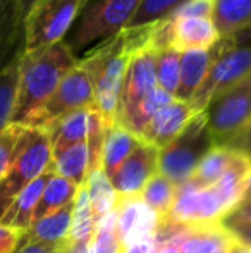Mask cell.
<instances>
[{
  "mask_svg": "<svg viewBox=\"0 0 251 253\" xmlns=\"http://www.w3.org/2000/svg\"><path fill=\"white\" fill-rule=\"evenodd\" d=\"M21 131H23V126H17V124H10L7 129L0 131V181L3 179V176H5L7 169L10 166L12 153Z\"/></svg>",
  "mask_w": 251,
  "mask_h": 253,
  "instance_id": "35",
  "label": "cell"
},
{
  "mask_svg": "<svg viewBox=\"0 0 251 253\" xmlns=\"http://www.w3.org/2000/svg\"><path fill=\"white\" fill-rule=\"evenodd\" d=\"M158 243L172 245L179 253H227L239 241L222 222H208L184 227L162 226L153 241V245Z\"/></svg>",
  "mask_w": 251,
  "mask_h": 253,
  "instance_id": "10",
  "label": "cell"
},
{
  "mask_svg": "<svg viewBox=\"0 0 251 253\" xmlns=\"http://www.w3.org/2000/svg\"><path fill=\"white\" fill-rule=\"evenodd\" d=\"M112 212L124 250L133 245L155 241L160 229V217L143 202L141 195H117Z\"/></svg>",
  "mask_w": 251,
  "mask_h": 253,
  "instance_id": "12",
  "label": "cell"
},
{
  "mask_svg": "<svg viewBox=\"0 0 251 253\" xmlns=\"http://www.w3.org/2000/svg\"><path fill=\"white\" fill-rule=\"evenodd\" d=\"M74 202L67 203L66 207L41 217L40 220L31 224L26 231L23 241L30 243H43L48 247L59 248L62 253L69 248V231L71 220H72Z\"/></svg>",
  "mask_w": 251,
  "mask_h": 253,
  "instance_id": "17",
  "label": "cell"
},
{
  "mask_svg": "<svg viewBox=\"0 0 251 253\" xmlns=\"http://www.w3.org/2000/svg\"><path fill=\"white\" fill-rule=\"evenodd\" d=\"M52 170L76 186H81L90 172V148L86 141L52 153Z\"/></svg>",
  "mask_w": 251,
  "mask_h": 253,
  "instance_id": "25",
  "label": "cell"
},
{
  "mask_svg": "<svg viewBox=\"0 0 251 253\" xmlns=\"http://www.w3.org/2000/svg\"><path fill=\"white\" fill-rule=\"evenodd\" d=\"M122 253H153V243H140L126 248Z\"/></svg>",
  "mask_w": 251,
  "mask_h": 253,
  "instance_id": "42",
  "label": "cell"
},
{
  "mask_svg": "<svg viewBox=\"0 0 251 253\" xmlns=\"http://www.w3.org/2000/svg\"><path fill=\"white\" fill-rule=\"evenodd\" d=\"M215 57V47L208 50H191L181 53V71H179V86L176 98L191 102L193 95L205 81L208 69Z\"/></svg>",
  "mask_w": 251,
  "mask_h": 253,
  "instance_id": "20",
  "label": "cell"
},
{
  "mask_svg": "<svg viewBox=\"0 0 251 253\" xmlns=\"http://www.w3.org/2000/svg\"><path fill=\"white\" fill-rule=\"evenodd\" d=\"M251 74V47L239 45L238 38H220L205 81L191 98L196 112H203L218 95L225 93Z\"/></svg>",
  "mask_w": 251,
  "mask_h": 253,
  "instance_id": "7",
  "label": "cell"
},
{
  "mask_svg": "<svg viewBox=\"0 0 251 253\" xmlns=\"http://www.w3.org/2000/svg\"><path fill=\"white\" fill-rule=\"evenodd\" d=\"M79 59L64 42L19 55V88L12 124L26 126L31 117L47 103L62 78L77 66Z\"/></svg>",
  "mask_w": 251,
  "mask_h": 253,
  "instance_id": "2",
  "label": "cell"
},
{
  "mask_svg": "<svg viewBox=\"0 0 251 253\" xmlns=\"http://www.w3.org/2000/svg\"><path fill=\"white\" fill-rule=\"evenodd\" d=\"M124 248L119 240L117 229H115V217L114 212L105 215L97 224V231L91 240L88 253H122Z\"/></svg>",
  "mask_w": 251,
  "mask_h": 253,
  "instance_id": "34",
  "label": "cell"
},
{
  "mask_svg": "<svg viewBox=\"0 0 251 253\" xmlns=\"http://www.w3.org/2000/svg\"><path fill=\"white\" fill-rule=\"evenodd\" d=\"M232 253H251V247H246V245L239 243L238 247L234 248V252Z\"/></svg>",
  "mask_w": 251,
  "mask_h": 253,
  "instance_id": "47",
  "label": "cell"
},
{
  "mask_svg": "<svg viewBox=\"0 0 251 253\" xmlns=\"http://www.w3.org/2000/svg\"><path fill=\"white\" fill-rule=\"evenodd\" d=\"M229 148H232V150L245 152V153H248V155L251 157V124H250L248 129H246L245 133H243L241 136L234 141V143L229 145Z\"/></svg>",
  "mask_w": 251,
  "mask_h": 253,
  "instance_id": "40",
  "label": "cell"
},
{
  "mask_svg": "<svg viewBox=\"0 0 251 253\" xmlns=\"http://www.w3.org/2000/svg\"><path fill=\"white\" fill-rule=\"evenodd\" d=\"M138 145H140L138 136H134L129 129H126L119 123L108 127L100 157V167L108 179H112L115 176L119 167L124 164V160L134 152V148Z\"/></svg>",
  "mask_w": 251,
  "mask_h": 253,
  "instance_id": "21",
  "label": "cell"
},
{
  "mask_svg": "<svg viewBox=\"0 0 251 253\" xmlns=\"http://www.w3.org/2000/svg\"><path fill=\"white\" fill-rule=\"evenodd\" d=\"M84 188H86L95 222L98 224L105 215H108L112 212L115 200H117V193H115L110 179L102 170V167H97V169L88 172L86 181H84Z\"/></svg>",
  "mask_w": 251,
  "mask_h": 253,
  "instance_id": "27",
  "label": "cell"
},
{
  "mask_svg": "<svg viewBox=\"0 0 251 253\" xmlns=\"http://www.w3.org/2000/svg\"><path fill=\"white\" fill-rule=\"evenodd\" d=\"M158 24L143 28H126L115 37L91 48L79 64L90 73L95 86V107L108 127L117 123L121 91L129 59L138 48L155 45L157 47ZM158 48V47H157Z\"/></svg>",
  "mask_w": 251,
  "mask_h": 253,
  "instance_id": "1",
  "label": "cell"
},
{
  "mask_svg": "<svg viewBox=\"0 0 251 253\" xmlns=\"http://www.w3.org/2000/svg\"><path fill=\"white\" fill-rule=\"evenodd\" d=\"M215 0H186L172 12L171 17H214Z\"/></svg>",
  "mask_w": 251,
  "mask_h": 253,
  "instance_id": "36",
  "label": "cell"
},
{
  "mask_svg": "<svg viewBox=\"0 0 251 253\" xmlns=\"http://www.w3.org/2000/svg\"><path fill=\"white\" fill-rule=\"evenodd\" d=\"M174 98L176 97H172L171 93L164 91L162 88H158V86L153 88L146 97H143L133 109H131V112L127 114V116H124L119 121V124L124 126L126 129H129L131 133H133L134 136H138V140H140L141 133H143L144 127L148 126V123L153 119L155 114L164 105L171 103Z\"/></svg>",
  "mask_w": 251,
  "mask_h": 253,
  "instance_id": "26",
  "label": "cell"
},
{
  "mask_svg": "<svg viewBox=\"0 0 251 253\" xmlns=\"http://www.w3.org/2000/svg\"><path fill=\"white\" fill-rule=\"evenodd\" d=\"M52 174H54V170H52V167H50L47 172H43L40 177H36L33 183L28 184V186L14 198V202L10 203V207L5 210V213L2 215L0 222L26 233L31 227V224H33L35 210H36L40 197H41V193H43V188H45V184L48 183V179L52 177Z\"/></svg>",
  "mask_w": 251,
  "mask_h": 253,
  "instance_id": "19",
  "label": "cell"
},
{
  "mask_svg": "<svg viewBox=\"0 0 251 253\" xmlns=\"http://www.w3.org/2000/svg\"><path fill=\"white\" fill-rule=\"evenodd\" d=\"M3 2H5V0H0V7H2V3H3Z\"/></svg>",
  "mask_w": 251,
  "mask_h": 253,
  "instance_id": "48",
  "label": "cell"
},
{
  "mask_svg": "<svg viewBox=\"0 0 251 253\" xmlns=\"http://www.w3.org/2000/svg\"><path fill=\"white\" fill-rule=\"evenodd\" d=\"M88 247L90 245H84V247H69L64 253H88Z\"/></svg>",
  "mask_w": 251,
  "mask_h": 253,
  "instance_id": "45",
  "label": "cell"
},
{
  "mask_svg": "<svg viewBox=\"0 0 251 253\" xmlns=\"http://www.w3.org/2000/svg\"><path fill=\"white\" fill-rule=\"evenodd\" d=\"M234 153L236 152L229 147H217V145H214L208 150L207 155L200 160L194 172L191 174V177L184 184L191 188H196V190L214 186L222 177V174L227 170V167L231 166L232 159H234Z\"/></svg>",
  "mask_w": 251,
  "mask_h": 253,
  "instance_id": "24",
  "label": "cell"
},
{
  "mask_svg": "<svg viewBox=\"0 0 251 253\" xmlns=\"http://www.w3.org/2000/svg\"><path fill=\"white\" fill-rule=\"evenodd\" d=\"M16 253H62L59 248L48 247L43 243H30V241H23L21 247L17 248Z\"/></svg>",
  "mask_w": 251,
  "mask_h": 253,
  "instance_id": "39",
  "label": "cell"
},
{
  "mask_svg": "<svg viewBox=\"0 0 251 253\" xmlns=\"http://www.w3.org/2000/svg\"><path fill=\"white\" fill-rule=\"evenodd\" d=\"M196 114L198 112L189 102L174 98L155 114L153 119L148 123V126L141 133L140 141L160 150V148L167 147L174 138L179 136V133L188 126V123Z\"/></svg>",
  "mask_w": 251,
  "mask_h": 253,
  "instance_id": "15",
  "label": "cell"
},
{
  "mask_svg": "<svg viewBox=\"0 0 251 253\" xmlns=\"http://www.w3.org/2000/svg\"><path fill=\"white\" fill-rule=\"evenodd\" d=\"M225 227L238 238L239 243L251 247V217H241V219H236V217H225L222 220Z\"/></svg>",
  "mask_w": 251,
  "mask_h": 253,
  "instance_id": "38",
  "label": "cell"
},
{
  "mask_svg": "<svg viewBox=\"0 0 251 253\" xmlns=\"http://www.w3.org/2000/svg\"><path fill=\"white\" fill-rule=\"evenodd\" d=\"M234 159L231 166L227 167L222 177L214 184L217 193L220 195L224 207L227 210V215L232 213L243 203L246 184H248L251 174V157L245 152L234 150Z\"/></svg>",
  "mask_w": 251,
  "mask_h": 253,
  "instance_id": "18",
  "label": "cell"
},
{
  "mask_svg": "<svg viewBox=\"0 0 251 253\" xmlns=\"http://www.w3.org/2000/svg\"><path fill=\"white\" fill-rule=\"evenodd\" d=\"M77 188L74 183L67 181L66 177L57 176V174H52V177L48 179V183L45 184L43 193L40 197V202H38V207L35 210L33 215V222L40 220L41 217L48 215V213L55 212V210L66 207L67 203L74 202L77 193Z\"/></svg>",
  "mask_w": 251,
  "mask_h": 253,
  "instance_id": "30",
  "label": "cell"
},
{
  "mask_svg": "<svg viewBox=\"0 0 251 253\" xmlns=\"http://www.w3.org/2000/svg\"><path fill=\"white\" fill-rule=\"evenodd\" d=\"M88 0H38L23 21V52L64 42Z\"/></svg>",
  "mask_w": 251,
  "mask_h": 253,
  "instance_id": "5",
  "label": "cell"
},
{
  "mask_svg": "<svg viewBox=\"0 0 251 253\" xmlns=\"http://www.w3.org/2000/svg\"><path fill=\"white\" fill-rule=\"evenodd\" d=\"M227 217H236V219H241V217H251V202L241 203V205H239L232 213H229Z\"/></svg>",
  "mask_w": 251,
  "mask_h": 253,
  "instance_id": "41",
  "label": "cell"
},
{
  "mask_svg": "<svg viewBox=\"0 0 251 253\" xmlns=\"http://www.w3.org/2000/svg\"><path fill=\"white\" fill-rule=\"evenodd\" d=\"M214 147L205 112H198L167 147L158 150L157 170L179 188L194 172L200 160Z\"/></svg>",
  "mask_w": 251,
  "mask_h": 253,
  "instance_id": "6",
  "label": "cell"
},
{
  "mask_svg": "<svg viewBox=\"0 0 251 253\" xmlns=\"http://www.w3.org/2000/svg\"><path fill=\"white\" fill-rule=\"evenodd\" d=\"M203 112L214 145L229 147L234 143L251 124V74L214 98Z\"/></svg>",
  "mask_w": 251,
  "mask_h": 253,
  "instance_id": "8",
  "label": "cell"
},
{
  "mask_svg": "<svg viewBox=\"0 0 251 253\" xmlns=\"http://www.w3.org/2000/svg\"><path fill=\"white\" fill-rule=\"evenodd\" d=\"M212 19L220 38L241 37L251 30V0H215Z\"/></svg>",
  "mask_w": 251,
  "mask_h": 253,
  "instance_id": "23",
  "label": "cell"
},
{
  "mask_svg": "<svg viewBox=\"0 0 251 253\" xmlns=\"http://www.w3.org/2000/svg\"><path fill=\"white\" fill-rule=\"evenodd\" d=\"M179 71H181V53L171 47L158 48L155 53V74L157 86L176 97L179 86Z\"/></svg>",
  "mask_w": 251,
  "mask_h": 253,
  "instance_id": "32",
  "label": "cell"
},
{
  "mask_svg": "<svg viewBox=\"0 0 251 253\" xmlns=\"http://www.w3.org/2000/svg\"><path fill=\"white\" fill-rule=\"evenodd\" d=\"M95 107V86L90 73L77 62L59 83L57 90L26 124L30 127H50L55 121L79 109Z\"/></svg>",
  "mask_w": 251,
  "mask_h": 253,
  "instance_id": "9",
  "label": "cell"
},
{
  "mask_svg": "<svg viewBox=\"0 0 251 253\" xmlns=\"http://www.w3.org/2000/svg\"><path fill=\"white\" fill-rule=\"evenodd\" d=\"M50 167L52 143L48 131L43 127L23 126L10 166L3 179L0 181V219L14 198Z\"/></svg>",
  "mask_w": 251,
  "mask_h": 253,
  "instance_id": "3",
  "label": "cell"
},
{
  "mask_svg": "<svg viewBox=\"0 0 251 253\" xmlns=\"http://www.w3.org/2000/svg\"><path fill=\"white\" fill-rule=\"evenodd\" d=\"M141 0H88L66 43L74 53L126 30Z\"/></svg>",
  "mask_w": 251,
  "mask_h": 253,
  "instance_id": "4",
  "label": "cell"
},
{
  "mask_svg": "<svg viewBox=\"0 0 251 253\" xmlns=\"http://www.w3.org/2000/svg\"><path fill=\"white\" fill-rule=\"evenodd\" d=\"M158 148L140 141L110 179L117 195H140L144 184L157 172Z\"/></svg>",
  "mask_w": 251,
  "mask_h": 253,
  "instance_id": "16",
  "label": "cell"
},
{
  "mask_svg": "<svg viewBox=\"0 0 251 253\" xmlns=\"http://www.w3.org/2000/svg\"><path fill=\"white\" fill-rule=\"evenodd\" d=\"M24 231L0 222V253H16L24 238Z\"/></svg>",
  "mask_w": 251,
  "mask_h": 253,
  "instance_id": "37",
  "label": "cell"
},
{
  "mask_svg": "<svg viewBox=\"0 0 251 253\" xmlns=\"http://www.w3.org/2000/svg\"><path fill=\"white\" fill-rule=\"evenodd\" d=\"M167 47L176 52L208 50L220 42V33L214 19L208 17H169Z\"/></svg>",
  "mask_w": 251,
  "mask_h": 253,
  "instance_id": "14",
  "label": "cell"
},
{
  "mask_svg": "<svg viewBox=\"0 0 251 253\" xmlns=\"http://www.w3.org/2000/svg\"><path fill=\"white\" fill-rule=\"evenodd\" d=\"M97 231V222H95L93 212H91L90 200L84 183L77 188L76 198H74V210L72 220H71L69 231V247H84L90 245Z\"/></svg>",
  "mask_w": 251,
  "mask_h": 253,
  "instance_id": "28",
  "label": "cell"
},
{
  "mask_svg": "<svg viewBox=\"0 0 251 253\" xmlns=\"http://www.w3.org/2000/svg\"><path fill=\"white\" fill-rule=\"evenodd\" d=\"M153 253H179V250L169 243H158L153 245Z\"/></svg>",
  "mask_w": 251,
  "mask_h": 253,
  "instance_id": "44",
  "label": "cell"
},
{
  "mask_svg": "<svg viewBox=\"0 0 251 253\" xmlns=\"http://www.w3.org/2000/svg\"><path fill=\"white\" fill-rule=\"evenodd\" d=\"M251 202V174H250V179L248 184H246V191H245V197H243V203Z\"/></svg>",
  "mask_w": 251,
  "mask_h": 253,
  "instance_id": "46",
  "label": "cell"
},
{
  "mask_svg": "<svg viewBox=\"0 0 251 253\" xmlns=\"http://www.w3.org/2000/svg\"><path fill=\"white\" fill-rule=\"evenodd\" d=\"M186 0H141L136 14L133 16L127 28H143L148 24H155L165 21L172 16L179 5Z\"/></svg>",
  "mask_w": 251,
  "mask_h": 253,
  "instance_id": "33",
  "label": "cell"
},
{
  "mask_svg": "<svg viewBox=\"0 0 251 253\" xmlns=\"http://www.w3.org/2000/svg\"><path fill=\"white\" fill-rule=\"evenodd\" d=\"M19 88V57L0 69V131L12 124V114Z\"/></svg>",
  "mask_w": 251,
  "mask_h": 253,
  "instance_id": "31",
  "label": "cell"
},
{
  "mask_svg": "<svg viewBox=\"0 0 251 253\" xmlns=\"http://www.w3.org/2000/svg\"><path fill=\"white\" fill-rule=\"evenodd\" d=\"M158 48L155 45L138 48L131 55L124 74V83L121 91L117 123L131 112L134 105L146 97L153 88H157V74H155V53Z\"/></svg>",
  "mask_w": 251,
  "mask_h": 253,
  "instance_id": "13",
  "label": "cell"
},
{
  "mask_svg": "<svg viewBox=\"0 0 251 253\" xmlns=\"http://www.w3.org/2000/svg\"><path fill=\"white\" fill-rule=\"evenodd\" d=\"M38 0H17V7H19V14H21V17H23V21H24V16L28 14V10Z\"/></svg>",
  "mask_w": 251,
  "mask_h": 253,
  "instance_id": "43",
  "label": "cell"
},
{
  "mask_svg": "<svg viewBox=\"0 0 251 253\" xmlns=\"http://www.w3.org/2000/svg\"><path fill=\"white\" fill-rule=\"evenodd\" d=\"M236 247H238V245H236ZM236 247H234V248H236ZM234 248H232V250H231V252H227V253H232V252H234Z\"/></svg>",
  "mask_w": 251,
  "mask_h": 253,
  "instance_id": "49",
  "label": "cell"
},
{
  "mask_svg": "<svg viewBox=\"0 0 251 253\" xmlns=\"http://www.w3.org/2000/svg\"><path fill=\"white\" fill-rule=\"evenodd\" d=\"M93 109H79L55 121L50 127H47L50 134L52 153H57L67 147L83 143L90 134V123Z\"/></svg>",
  "mask_w": 251,
  "mask_h": 253,
  "instance_id": "22",
  "label": "cell"
},
{
  "mask_svg": "<svg viewBox=\"0 0 251 253\" xmlns=\"http://www.w3.org/2000/svg\"><path fill=\"white\" fill-rule=\"evenodd\" d=\"M179 193V186L174 184L171 179L157 172L148 179V183L144 184V188L141 190V198L143 202L160 217V224L167 219L169 212H171L172 205H174L176 198Z\"/></svg>",
  "mask_w": 251,
  "mask_h": 253,
  "instance_id": "29",
  "label": "cell"
},
{
  "mask_svg": "<svg viewBox=\"0 0 251 253\" xmlns=\"http://www.w3.org/2000/svg\"><path fill=\"white\" fill-rule=\"evenodd\" d=\"M227 217V210L224 207L220 195L214 186L196 190L191 186L179 188L178 198L169 212L167 219L162 226H194V224L222 222Z\"/></svg>",
  "mask_w": 251,
  "mask_h": 253,
  "instance_id": "11",
  "label": "cell"
}]
</instances>
